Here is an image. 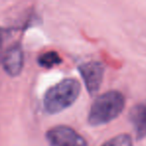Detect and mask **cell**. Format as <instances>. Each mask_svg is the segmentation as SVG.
Segmentation results:
<instances>
[{"mask_svg":"<svg viewBox=\"0 0 146 146\" xmlns=\"http://www.w3.org/2000/svg\"><path fill=\"white\" fill-rule=\"evenodd\" d=\"M128 117L134 129L136 138L142 139L146 137V100L133 106Z\"/></svg>","mask_w":146,"mask_h":146,"instance_id":"8992f818","label":"cell"},{"mask_svg":"<svg viewBox=\"0 0 146 146\" xmlns=\"http://www.w3.org/2000/svg\"><path fill=\"white\" fill-rule=\"evenodd\" d=\"M4 35H5V29L2 27H0V50L2 48V44H3V39Z\"/></svg>","mask_w":146,"mask_h":146,"instance_id":"9c48e42d","label":"cell"},{"mask_svg":"<svg viewBox=\"0 0 146 146\" xmlns=\"http://www.w3.org/2000/svg\"><path fill=\"white\" fill-rule=\"evenodd\" d=\"M2 65L9 76L15 77L21 73L24 65V53L20 43H15L6 50Z\"/></svg>","mask_w":146,"mask_h":146,"instance_id":"5b68a950","label":"cell"},{"mask_svg":"<svg viewBox=\"0 0 146 146\" xmlns=\"http://www.w3.org/2000/svg\"><path fill=\"white\" fill-rule=\"evenodd\" d=\"M62 58L59 53L56 51H48L41 54L38 58V64L44 68H52L55 65H59L62 63Z\"/></svg>","mask_w":146,"mask_h":146,"instance_id":"52a82bcc","label":"cell"},{"mask_svg":"<svg viewBox=\"0 0 146 146\" xmlns=\"http://www.w3.org/2000/svg\"><path fill=\"white\" fill-rule=\"evenodd\" d=\"M125 99L116 90L108 91L98 96L90 109L88 120L92 126H100L115 119L124 109Z\"/></svg>","mask_w":146,"mask_h":146,"instance_id":"6da1fadb","label":"cell"},{"mask_svg":"<svg viewBox=\"0 0 146 146\" xmlns=\"http://www.w3.org/2000/svg\"><path fill=\"white\" fill-rule=\"evenodd\" d=\"M79 71L83 77L88 92L90 95H94L98 91L102 83L104 75V66L102 63L90 61L79 66Z\"/></svg>","mask_w":146,"mask_h":146,"instance_id":"277c9868","label":"cell"},{"mask_svg":"<svg viewBox=\"0 0 146 146\" xmlns=\"http://www.w3.org/2000/svg\"><path fill=\"white\" fill-rule=\"evenodd\" d=\"M81 84L74 78H67L47 90L44 96V109L49 114H56L67 109L78 99Z\"/></svg>","mask_w":146,"mask_h":146,"instance_id":"7a4b0ae2","label":"cell"},{"mask_svg":"<svg viewBox=\"0 0 146 146\" xmlns=\"http://www.w3.org/2000/svg\"><path fill=\"white\" fill-rule=\"evenodd\" d=\"M102 146H133L132 139L127 134H120L110 139Z\"/></svg>","mask_w":146,"mask_h":146,"instance_id":"ba28073f","label":"cell"},{"mask_svg":"<svg viewBox=\"0 0 146 146\" xmlns=\"http://www.w3.org/2000/svg\"><path fill=\"white\" fill-rule=\"evenodd\" d=\"M46 139L51 146H88L86 139L75 129L59 125L47 131Z\"/></svg>","mask_w":146,"mask_h":146,"instance_id":"3957f363","label":"cell"}]
</instances>
